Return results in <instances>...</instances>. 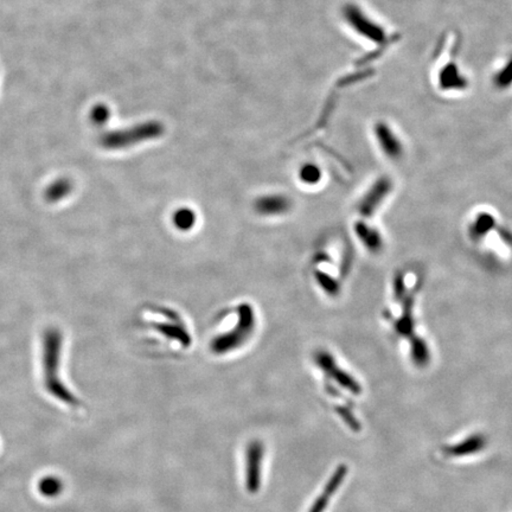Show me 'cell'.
<instances>
[{"label":"cell","instance_id":"cell-1","mask_svg":"<svg viewBox=\"0 0 512 512\" xmlns=\"http://www.w3.org/2000/svg\"><path fill=\"white\" fill-rule=\"evenodd\" d=\"M42 368H43V383L47 392L55 400L68 406L74 412H80V401L74 397L68 387L63 383L61 377V360H62V346L63 336L60 330L50 328L43 336L42 345Z\"/></svg>","mask_w":512,"mask_h":512},{"label":"cell","instance_id":"cell-2","mask_svg":"<svg viewBox=\"0 0 512 512\" xmlns=\"http://www.w3.org/2000/svg\"><path fill=\"white\" fill-rule=\"evenodd\" d=\"M237 323L228 331H224L212 338L210 350L212 353L222 356L243 346L255 333V310L248 303L241 304L237 310Z\"/></svg>","mask_w":512,"mask_h":512},{"label":"cell","instance_id":"cell-3","mask_svg":"<svg viewBox=\"0 0 512 512\" xmlns=\"http://www.w3.org/2000/svg\"><path fill=\"white\" fill-rule=\"evenodd\" d=\"M163 133V126L157 122L138 125L136 127L113 131L100 138V145L106 150H121L154 139Z\"/></svg>","mask_w":512,"mask_h":512},{"label":"cell","instance_id":"cell-4","mask_svg":"<svg viewBox=\"0 0 512 512\" xmlns=\"http://www.w3.org/2000/svg\"><path fill=\"white\" fill-rule=\"evenodd\" d=\"M264 461V445L260 441H252L247 449V467H246V488L250 493L260 490L261 471Z\"/></svg>","mask_w":512,"mask_h":512},{"label":"cell","instance_id":"cell-5","mask_svg":"<svg viewBox=\"0 0 512 512\" xmlns=\"http://www.w3.org/2000/svg\"><path fill=\"white\" fill-rule=\"evenodd\" d=\"M316 363L321 369V371L331 375L337 383H339L342 387H344L349 392H351L352 394H356V395H358L362 392L360 384L357 383L355 378L350 376L348 372H345L343 369H339L337 367L336 360H335V357L330 352H317Z\"/></svg>","mask_w":512,"mask_h":512},{"label":"cell","instance_id":"cell-6","mask_svg":"<svg viewBox=\"0 0 512 512\" xmlns=\"http://www.w3.org/2000/svg\"><path fill=\"white\" fill-rule=\"evenodd\" d=\"M254 210L260 216H282L292 210L291 198L281 193H269L257 197L254 202Z\"/></svg>","mask_w":512,"mask_h":512},{"label":"cell","instance_id":"cell-7","mask_svg":"<svg viewBox=\"0 0 512 512\" xmlns=\"http://www.w3.org/2000/svg\"><path fill=\"white\" fill-rule=\"evenodd\" d=\"M74 184L68 178H58L45 189V198L49 203H57L68 197L72 192Z\"/></svg>","mask_w":512,"mask_h":512},{"label":"cell","instance_id":"cell-8","mask_svg":"<svg viewBox=\"0 0 512 512\" xmlns=\"http://www.w3.org/2000/svg\"><path fill=\"white\" fill-rule=\"evenodd\" d=\"M173 227L178 232H188L193 229L197 223L196 212L193 211L191 208H179L173 212Z\"/></svg>","mask_w":512,"mask_h":512},{"label":"cell","instance_id":"cell-9","mask_svg":"<svg viewBox=\"0 0 512 512\" xmlns=\"http://www.w3.org/2000/svg\"><path fill=\"white\" fill-rule=\"evenodd\" d=\"M158 331L170 339H175L182 343L184 346L191 344V337L189 336L188 331L180 325L161 324L158 325Z\"/></svg>","mask_w":512,"mask_h":512},{"label":"cell","instance_id":"cell-10","mask_svg":"<svg viewBox=\"0 0 512 512\" xmlns=\"http://www.w3.org/2000/svg\"><path fill=\"white\" fill-rule=\"evenodd\" d=\"M483 445H484V439L480 436H474V438H470L466 441H463L461 444L456 445V447L449 448V453L456 454V456H461L468 453H476L483 448Z\"/></svg>","mask_w":512,"mask_h":512},{"label":"cell","instance_id":"cell-11","mask_svg":"<svg viewBox=\"0 0 512 512\" xmlns=\"http://www.w3.org/2000/svg\"><path fill=\"white\" fill-rule=\"evenodd\" d=\"M62 488H63V484L56 477H45L40 480V485H38L40 495L48 497V498L58 496L62 493Z\"/></svg>","mask_w":512,"mask_h":512},{"label":"cell","instance_id":"cell-12","mask_svg":"<svg viewBox=\"0 0 512 512\" xmlns=\"http://www.w3.org/2000/svg\"><path fill=\"white\" fill-rule=\"evenodd\" d=\"M317 284L328 296H335L339 293V285L336 279L326 273L316 272Z\"/></svg>","mask_w":512,"mask_h":512},{"label":"cell","instance_id":"cell-13","mask_svg":"<svg viewBox=\"0 0 512 512\" xmlns=\"http://www.w3.org/2000/svg\"><path fill=\"white\" fill-rule=\"evenodd\" d=\"M301 183L306 185H317L321 179V171L316 165L307 164L303 166L299 171Z\"/></svg>","mask_w":512,"mask_h":512},{"label":"cell","instance_id":"cell-14","mask_svg":"<svg viewBox=\"0 0 512 512\" xmlns=\"http://www.w3.org/2000/svg\"><path fill=\"white\" fill-rule=\"evenodd\" d=\"M346 473H348L346 466L340 465L339 467L337 468L336 472L333 473V476L328 480L324 493H326L328 496H333V493H336L338 488H339L340 484L343 483V480L346 477Z\"/></svg>","mask_w":512,"mask_h":512},{"label":"cell","instance_id":"cell-15","mask_svg":"<svg viewBox=\"0 0 512 512\" xmlns=\"http://www.w3.org/2000/svg\"><path fill=\"white\" fill-rule=\"evenodd\" d=\"M90 119H92L94 125L102 126L109 119V109L104 104H97L90 112Z\"/></svg>","mask_w":512,"mask_h":512},{"label":"cell","instance_id":"cell-16","mask_svg":"<svg viewBox=\"0 0 512 512\" xmlns=\"http://www.w3.org/2000/svg\"><path fill=\"white\" fill-rule=\"evenodd\" d=\"M337 412H338V414H339L342 417H343V420L345 421V424H348L349 427L352 429V431H360V424L357 422L356 419H355V416L352 415V413L349 410V409L344 408V407H338L337 408Z\"/></svg>","mask_w":512,"mask_h":512},{"label":"cell","instance_id":"cell-17","mask_svg":"<svg viewBox=\"0 0 512 512\" xmlns=\"http://www.w3.org/2000/svg\"><path fill=\"white\" fill-rule=\"evenodd\" d=\"M328 499H330V496H328L326 493L321 495V496L316 500V503L313 504L310 512H324L325 509L328 506Z\"/></svg>","mask_w":512,"mask_h":512}]
</instances>
